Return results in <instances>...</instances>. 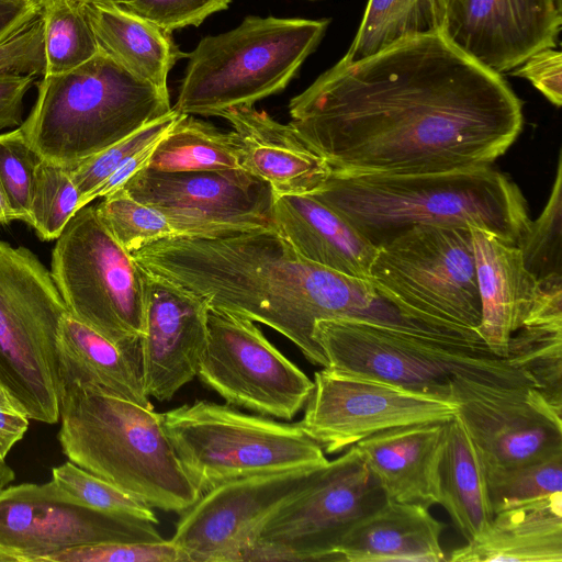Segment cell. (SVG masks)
Here are the masks:
<instances>
[{
	"label": "cell",
	"mask_w": 562,
	"mask_h": 562,
	"mask_svg": "<svg viewBox=\"0 0 562 562\" xmlns=\"http://www.w3.org/2000/svg\"><path fill=\"white\" fill-rule=\"evenodd\" d=\"M290 125L334 173L416 175L493 165L522 103L441 32L342 58L289 103Z\"/></svg>",
	"instance_id": "1"
},
{
	"label": "cell",
	"mask_w": 562,
	"mask_h": 562,
	"mask_svg": "<svg viewBox=\"0 0 562 562\" xmlns=\"http://www.w3.org/2000/svg\"><path fill=\"white\" fill-rule=\"evenodd\" d=\"M132 255L148 273L191 291L211 310L271 327L322 368L327 360L313 335L321 319H362L435 334L385 301L368 279L303 258L274 227L218 237L172 236Z\"/></svg>",
	"instance_id": "2"
},
{
	"label": "cell",
	"mask_w": 562,
	"mask_h": 562,
	"mask_svg": "<svg viewBox=\"0 0 562 562\" xmlns=\"http://www.w3.org/2000/svg\"><path fill=\"white\" fill-rule=\"evenodd\" d=\"M311 195L375 248L418 225L476 227L517 246L531 221L519 187L492 165L416 175L331 172Z\"/></svg>",
	"instance_id": "3"
},
{
	"label": "cell",
	"mask_w": 562,
	"mask_h": 562,
	"mask_svg": "<svg viewBox=\"0 0 562 562\" xmlns=\"http://www.w3.org/2000/svg\"><path fill=\"white\" fill-rule=\"evenodd\" d=\"M57 439L68 460L150 508L183 513L202 495L153 405L61 383Z\"/></svg>",
	"instance_id": "4"
},
{
	"label": "cell",
	"mask_w": 562,
	"mask_h": 562,
	"mask_svg": "<svg viewBox=\"0 0 562 562\" xmlns=\"http://www.w3.org/2000/svg\"><path fill=\"white\" fill-rule=\"evenodd\" d=\"M19 126L46 161L71 169L172 111L169 94L100 52L64 74L43 76Z\"/></svg>",
	"instance_id": "5"
},
{
	"label": "cell",
	"mask_w": 562,
	"mask_h": 562,
	"mask_svg": "<svg viewBox=\"0 0 562 562\" xmlns=\"http://www.w3.org/2000/svg\"><path fill=\"white\" fill-rule=\"evenodd\" d=\"M328 19L248 15L235 29L203 37L188 64L172 109L221 116L286 88L321 43Z\"/></svg>",
	"instance_id": "6"
},
{
	"label": "cell",
	"mask_w": 562,
	"mask_h": 562,
	"mask_svg": "<svg viewBox=\"0 0 562 562\" xmlns=\"http://www.w3.org/2000/svg\"><path fill=\"white\" fill-rule=\"evenodd\" d=\"M313 335L327 360L323 369L442 401L452 402L451 380L457 375L537 387L528 374L494 355L484 342L436 339L351 318L321 319Z\"/></svg>",
	"instance_id": "7"
},
{
	"label": "cell",
	"mask_w": 562,
	"mask_h": 562,
	"mask_svg": "<svg viewBox=\"0 0 562 562\" xmlns=\"http://www.w3.org/2000/svg\"><path fill=\"white\" fill-rule=\"evenodd\" d=\"M161 415L164 430L201 494L232 480L328 462L299 423L276 422L205 400Z\"/></svg>",
	"instance_id": "8"
},
{
	"label": "cell",
	"mask_w": 562,
	"mask_h": 562,
	"mask_svg": "<svg viewBox=\"0 0 562 562\" xmlns=\"http://www.w3.org/2000/svg\"><path fill=\"white\" fill-rule=\"evenodd\" d=\"M65 302L48 270L29 248L0 239V386L30 419H59L57 349Z\"/></svg>",
	"instance_id": "9"
},
{
	"label": "cell",
	"mask_w": 562,
	"mask_h": 562,
	"mask_svg": "<svg viewBox=\"0 0 562 562\" xmlns=\"http://www.w3.org/2000/svg\"><path fill=\"white\" fill-rule=\"evenodd\" d=\"M369 281L403 315L480 337L481 301L470 227L418 225L376 247Z\"/></svg>",
	"instance_id": "10"
},
{
	"label": "cell",
	"mask_w": 562,
	"mask_h": 562,
	"mask_svg": "<svg viewBox=\"0 0 562 562\" xmlns=\"http://www.w3.org/2000/svg\"><path fill=\"white\" fill-rule=\"evenodd\" d=\"M50 273L72 317L119 347L139 348L147 272L108 232L95 206L78 210L56 238Z\"/></svg>",
	"instance_id": "11"
},
{
	"label": "cell",
	"mask_w": 562,
	"mask_h": 562,
	"mask_svg": "<svg viewBox=\"0 0 562 562\" xmlns=\"http://www.w3.org/2000/svg\"><path fill=\"white\" fill-rule=\"evenodd\" d=\"M386 499L351 446L276 508L245 561H339L338 548L350 529Z\"/></svg>",
	"instance_id": "12"
},
{
	"label": "cell",
	"mask_w": 562,
	"mask_h": 562,
	"mask_svg": "<svg viewBox=\"0 0 562 562\" xmlns=\"http://www.w3.org/2000/svg\"><path fill=\"white\" fill-rule=\"evenodd\" d=\"M254 323L210 308L196 376L232 406L291 420L305 406L313 381Z\"/></svg>",
	"instance_id": "13"
},
{
	"label": "cell",
	"mask_w": 562,
	"mask_h": 562,
	"mask_svg": "<svg viewBox=\"0 0 562 562\" xmlns=\"http://www.w3.org/2000/svg\"><path fill=\"white\" fill-rule=\"evenodd\" d=\"M162 540L156 524L97 509L53 480L0 490V547L18 562H45L77 547Z\"/></svg>",
	"instance_id": "14"
},
{
	"label": "cell",
	"mask_w": 562,
	"mask_h": 562,
	"mask_svg": "<svg viewBox=\"0 0 562 562\" xmlns=\"http://www.w3.org/2000/svg\"><path fill=\"white\" fill-rule=\"evenodd\" d=\"M121 188L162 213L175 236L218 237L274 227L272 189L244 169L144 168Z\"/></svg>",
	"instance_id": "15"
},
{
	"label": "cell",
	"mask_w": 562,
	"mask_h": 562,
	"mask_svg": "<svg viewBox=\"0 0 562 562\" xmlns=\"http://www.w3.org/2000/svg\"><path fill=\"white\" fill-rule=\"evenodd\" d=\"M451 401L485 470L562 452V411L536 387L491 384L457 375L451 380Z\"/></svg>",
	"instance_id": "16"
},
{
	"label": "cell",
	"mask_w": 562,
	"mask_h": 562,
	"mask_svg": "<svg viewBox=\"0 0 562 562\" xmlns=\"http://www.w3.org/2000/svg\"><path fill=\"white\" fill-rule=\"evenodd\" d=\"M305 406L299 425L328 454L391 428L447 422L457 412L449 401L326 369L315 372Z\"/></svg>",
	"instance_id": "17"
},
{
	"label": "cell",
	"mask_w": 562,
	"mask_h": 562,
	"mask_svg": "<svg viewBox=\"0 0 562 562\" xmlns=\"http://www.w3.org/2000/svg\"><path fill=\"white\" fill-rule=\"evenodd\" d=\"M316 469L256 474L216 485L181 513L170 541L183 562L245 561L269 516Z\"/></svg>",
	"instance_id": "18"
},
{
	"label": "cell",
	"mask_w": 562,
	"mask_h": 562,
	"mask_svg": "<svg viewBox=\"0 0 562 562\" xmlns=\"http://www.w3.org/2000/svg\"><path fill=\"white\" fill-rule=\"evenodd\" d=\"M561 25V0H447L440 32L501 75L537 52L554 48Z\"/></svg>",
	"instance_id": "19"
},
{
	"label": "cell",
	"mask_w": 562,
	"mask_h": 562,
	"mask_svg": "<svg viewBox=\"0 0 562 562\" xmlns=\"http://www.w3.org/2000/svg\"><path fill=\"white\" fill-rule=\"evenodd\" d=\"M209 312L202 297L147 272L139 347L143 386L148 397L170 400L196 376L207 339Z\"/></svg>",
	"instance_id": "20"
},
{
	"label": "cell",
	"mask_w": 562,
	"mask_h": 562,
	"mask_svg": "<svg viewBox=\"0 0 562 562\" xmlns=\"http://www.w3.org/2000/svg\"><path fill=\"white\" fill-rule=\"evenodd\" d=\"M229 122L241 168L267 182L274 195L313 194L329 178L331 168L289 124L266 111L239 106L222 115Z\"/></svg>",
	"instance_id": "21"
},
{
	"label": "cell",
	"mask_w": 562,
	"mask_h": 562,
	"mask_svg": "<svg viewBox=\"0 0 562 562\" xmlns=\"http://www.w3.org/2000/svg\"><path fill=\"white\" fill-rule=\"evenodd\" d=\"M481 301L477 335L496 356L506 358L512 336L524 325L540 293L520 249L493 234L470 227Z\"/></svg>",
	"instance_id": "22"
},
{
	"label": "cell",
	"mask_w": 562,
	"mask_h": 562,
	"mask_svg": "<svg viewBox=\"0 0 562 562\" xmlns=\"http://www.w3.org/2000/svg\"><path fill=\"white\" fill-rule=\"evenodd\" d=\"M446 422L420 423L374 434L356 448L387 499L438 504L437 470Z\"/></svg>",
	"instance_id": "23"
},
{
	"label": "cell",
	"mask_w": 562,
	"mask_h": 562,
	"mask_svg": "<svg viewBox=\"0 0 562 562\" xmlns=\"http://www.w3.org/2000/svg\"><path fill=\"white\" fill-rule=\"evenodd\" d=\"M273 224L303 258L369 280L376 248L315 196L274 195Z\"/></svg>",
	"instance_id": "24"
},
{
	"label": "cell",
	"mask_w": 562,
	"mask_h": 562,
	"mask_svg": "<svg viewBox=\"0 0 562 562\" xmlns=\"http://www.w3.org/2000/svg\"><path fill=\"white\" fill-rule=\"evenodd\" d=\"M428 508L386 499L350 529L338 548L339 561H447L440 541L445 525Z\"/></svg>",
	"instance_id": "25"
},
{
	"label": "cell",
	"mask_w": 562,
	"mask_h": 562,
	"mask_svg": "<svg viewBox=\"0 0 562 562\" xmlns=\"http://www.w3.org/2000/svg\"><path fill=\"white\" fill-rule=\"evenodd\" d=\"M452 562H562V492L499 512Z\"/></svg>",
	"instance_id": "26"
},
{
	"label": "cell",
	"mask_w": 562,
	"mask_h": 562,
	"mask_svg": "<svg viewBox=\"0 0 562 562\" xmlns=\"http://www.w3.org/2000/svg\"><path fill=\"white\" fill-rule=\"evenodd\" d=\"M57 349L63 382L101 390L144 406L151 403L142 380L140 347L122 348L66 313Z\"/></svg>",
	"instance_id": "27"
},
{
	"label": "cell",
	"mask_w": 562,
	"mask_h": 562,
	"mask_svg": "<svg viewBox=\"0 0 562 562\" xmlns=\"http://www.w3.org/2000/svg\"><path fill=\"white\" fill-rule=\"evenodd\" d=\"M102 52L135 77L168 93V74L181 52L169 33L119 4L83 1Z\"/></svg>",
	"instance_id": "28"
},
{
	"label": "cell",
	"mask_w": 562,
	"mask_h": 562,
	"mask_svg": "<svg viewBox=\"0 0 562 562\" xmlns=\"http://www.w3.org/2000/svg\"><path fill=\"white\" fill-rule=\"evenodd\" d=\"M438 504L471 541L493 520L486 471L481 456L457 416L446 422L437 470Z\"/></svg>",
	"instance_id": "29"
},
{
	"label": "cell",
	"mask_w": 562,
	"mask_h": 562,
	"mask_svg": "<svg viewBox=\"0 0 562 562\" xmlns=\"http://www.w3.org/2000/svg\"><path fill=\"white\" fill-rule=\"evenodd\" d=\"M507 362L528 374L538 391L562 411V291L547 290L512 336Z\"/></svg>",
	"instance_id": "30"
},
{
	"label": "cell",
	"mask_w": 562,
	"mask_h": 562,
	"mask_svg": "<svg viewBox=\"0 0 562 562\" xmlns=\"http://www.w3.org/2000/svg\"><path fill=\"white\" fill-rule=\"evenodd\" d=\"M146 168L159 171L243 169L233 131L223 133L186 114H181L158 140Z\"/></svg>",
	"instance_id": "31"
},
{
	"label": "cell",
	"mask_w": 562,
	"mask_h": 562,
	"mask_svg": "<svg viewBox=\"0 0 562 562\" xmlns=\"http://www.w3.org/2000/svg\"><path fill=\"white\" fill-rule=\"evenodd\" d=\"M447 0H368L350 47L342 57L357 61L416 35L440 32Z\"/></svg>",
	"instance_id": "32"
},
{
	"label": "cell",
	"mask_w": 562,
	"mask_h": 562,
	"mask_svg": "<svg viewBox=\"0 0 562 562\" xmlns=\"http://www.w3.org/2000/svg\"><path fill=\"white\" fill-rule=\"evenodd\" d=\"M41 18L46 57L44 76L68 72L100 52L82 0H45Z\"/></svg>",
	"instance_id": "33"
},
{
	"label": "cell",
	"mask_w": 562,
	"mask_h": 562,
	"mask_svg": "<svg viewBox=\"0 0 562 562\" xmlns=\"http://www.w3.org/2000/svg\"><path fill=\"white\" fill-rule=\"evenodd\" d=\"M485 471L494 515L562 492V452Z\"/></svg>",
	"instance_id": "34"
},
{
	"label": "cell",
	"mask_w": 562,
	"mask_h": 562,
	"mask_svg": "<svg viewBox=\"0 0 562 562\" xmlns=\"http://www.w3.org/2000/svg\"><path fill=\"white\" fill-rule=\"evenodd\" d=\"M95 210L108 232L130 254L175 236L162 213L135 200L123 188L104 195Z\"/></svg>",
	"instance_id": "35"
},
{
	"label": "cell",
	"mask_w": 562,
	"mask_h": 562,
	"mask_svg": "<svg viewBox=\"0 0 562 562\" xmlns=\"http://www.w3.org/2000/svg\"><path fill=\"white\" fill-rule=\"evenodd\" d=\"M558 156L551 193L540 215L530 221L517 247L526 269L538 280L562 277V159Z\"/></svg>",
	"instance_id": "36"
},
{
	"label": "cell",
	"mask_w": 562,
	"mask_h": 562,
	"mask_svg": "<svg viewBox=\"0 0 562 562\" xmlns=\"http://www.w3.org/2000/svg\"><path fill=\"white\" fill-rule=\"evenodd\" d=\"M80 195L69 170L41 160L32 192L31 224L42 240L56 239L79 210Z\"/></svg>",
	"instance_id": "37"
},
{
	"label": "cell",
	"mask_w": 562,
	"mask_h": 562,
	"mask_svg": "<svg viewBox=\"0 0 562 562\" xmlns=\"http://www.w3.org/2000/svg\"><path fill=\"white\" fill-rule=\"evenodd\" d=\"M181 114L172 109L167 115L157 119L98 155L68 169L79 192V210L90 203L91 194L122 164L146 146L159 140Z\"/></svg>",
	"instance_id": "38"
},
{
	"label": "cell",
	"mask_w": 562,
	"mask_h": 562,
	"mask_svg": "<svg viewBox=\"0 0 562 562\" xmlns=\"http://www.w3.org/2000/svg\"><path fill=\"white\" fill-rule=\"evenodd\" d=\"M41 160L20 127L0 134V189L16 220L29 225L35 172Z\"/></svg>",
	"instance_id": "39"
},
{
	"label": "cell",
	"mask_w": 562,
	"mask_h": 562,
	"mask_svg": "<svg viewBox=\"0 0 562 562\" xmlns=\"http://www.w3.org/2000/svg\"><path fill=\"white\" fill-rule=\"evenodd\" d=\"M52 480L82 503L97 509L158 524L150 507L70 461L53 468Z\"/></svg>",
	"instance_id": "40"
},
{
	"label": "cell",
	"mask_w": 562,
	"mask_h": 562,
	"mask_svg": "<svg viewBox=\"0 0 562 562\" xmlns=\"http://www.w3.org/2000/svg\"><path fill=\"white\" fill-rule=\"evenodd\" d=\"M45 562H183V558L170 539H164L77 547L53 554Z\"/></svg>",
	"instance_id": "41"
},
{
	"label": "cell",
	"mask_w": 562,
	"mask_h": 562,
	"mask_svg": "<svg viewBox=\"0 0 562 562\" xmlns=\"http://www.w3.org/2000/svg\"><path fill=\"white\" fill-rule=\"evenodd\" d=\"M232 0H130L119 4L171 34L199 26L211 14L227 9Z\"/></svg>",
	"instance_id": "42"
},
{
	"label": "cell",
	"mask_w": 562,
	"mask_h": 562,
	"mask_svg": "<svg viewBox=\"0 0 562 562\" xmlns=\"http://www.w3.org/2000/svg\"><path fill=\"white\" fill-rule=\"evenodd\" d=\"M46 57L41 13L0 42V76L45 74Z\"/></svg>",
	"instance_id": "43"
},
{
	"label": "cell",
	"mask_w": 562,
	"mask_h": 562,
	"mask_svg": "<svg viewBox=\"0 0 562 562\" xmlns=\"http://www.w3.org/2000/svg\"><path fill=\"white\" fill-rule=\"evenodd\" d=\"M516 77L529 80L552 104L562 103V54L544 48L532 54L521 65L510 70Z\"/></svg>",
	"instance_id": "44"
},
{
	"label": "cell",
	"mask_w": 562,
	"mask_h": 562,
	"mask_svg": "<svg viewBox=\"0 0 562 562\" xmlns=\"http://www.w3.org/2000/svg\"><path fill=\"white\" fill-rule=\"evenodd\" d=\"M33 75L0 76V130L23 123V99L34 82Z\"/></svg>",
	"instance_id": "45"
},
{
	"label": "cell",
	"mask_w": 562,
	"mask_h": 562,
	"mask_svg": "<svg viewBox=\"0 0 562 562\" xmlns=\"http://www.w3.org/2000/svg\"><path fill=\"white\" fill-rule=\"evenodd\" d=\"M30 418L25 411L0 386V459L25 435Z\"/></svg>",
	"instance_id": "46"
},
{
	"label": "cell",
	"mask_w": 562,
	"mask_h": 562,
	"mask_svg": "<svg viewBox=\"0 0 562 562\" xmlns=\"http://www.w3.org/2000/svg\"><path fill=\"white\" fill-rule=\"evenodd\" d=\"M157 143L158 140L146 146L122 164L100 187L95 189L91 194L90 202L120 189L135 173L146 168Z\"/></svg>",
	"instance_id": "47"
},
{
	"label": "cell",
	"mask_w": 562,
	"mask_h": 562,
	"mask_svg": "<svg viewBox=\"0 0 562 562\" xmlns=\"http://www.w3.org/2000/svg\"><path fill=\"white\" fill-rule=\"evenodd\" d=\"M41 13L25 0H0V42Z\"/></svg>",
	"instance_id": "48"
},
{
	"label": "cell",
	"mask_w": 562,
	"mask_h": 562,
	"mask_svg": "<svg viewBox=\"0 0 562 562\" xmlns=\"http://www.w3.org/2000/svg\"><path fill=\"white\" fill-rule=\"evenodd\" d=\"M16 220L14 213L9 206L1 189H0V226L7 225L10 222Z\"/></svg>",
	"instance_id": "49"
},
{
	"label": "cell",
	"mask_w": 562,
	"mask_h": 562,
	"mask_svg": "<svg viewBox=\"0 0 562 562\" xmlns=\"http://www.w3.org/2000/svg\"><path fill=\"white\" fill-rule=\"evenodd\" d=\"M14 471L10 465H8L4 460L0 459V490L11 483L14 480Z\"/></svg>",
	"instance_id": "50"
},
{
	"label": "cell",
	"mask_w": 562,
	"mask_h": 562,
	"mask_svg": "<svg viewBox=\"0 0 562 562\" xmlns=\"http://www.w3.org/2000/svg\"><path fill=\"white\" fill-rule=\"evenodd\" d=\"M0 562H18V559L10 551L0 547Z\"/></svg>",
	"instance_id": "51"
},
{
	"label": "cell",
	"mask_w": 562,
	"mask_h": 562,
	"mask_svg": "<svg viewBox=\"0 0 562 562\" xmlns=\"http://www.w3.org/2000/svg\"><path fill=\"white\" fill-rule=\"evenodd\" d=\"M83 1H94L101 3H111V4H123L130 0H83Z\"/></svg>",
	"instance_id": "52"
},
{
	"label": "cell",
	"mask_w": 562,
	"mask_h": 562,
	"mask_svg": "<svg viewBox=\"0 0 562 562\" xmlns=\"http://www.w3.org/2000/svg\"><path fill=\"white\" fill-rule=\"evenodd\" d=\"M25 1H27L38 8H41L43 5V3L45 2V0H25Z\"/></svg>",
	"instance_id": "53"
}]
</instances>
